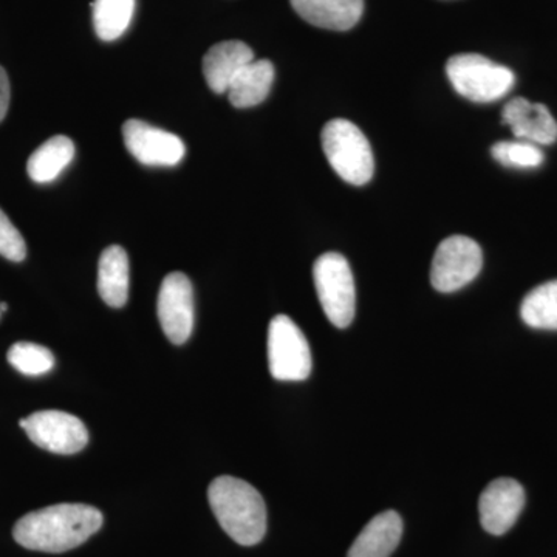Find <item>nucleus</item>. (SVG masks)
<instances>
[{"instance_id":"423d86ee","label":"nucleus","mask_w":557,"mask_h":557,"mask_svg":"<svg viewBox=\"0 0 557 557\" xmlns=\"http://www.w3.org/2000/svg\"><path fill=\"white\" fill-rule=\"evenodd\" d=\"M270 373L277 381H304L311 373L310 344L292 318L277 314L269 329Z\"/></svg>"},{"instance_id":"aec40b11","label":"nucleus","mask_w":557,"mask_h":557,"mask_svg":"<svg viewBox=\"0 0 557 557\" xmlns=\"http://www.w3.org/2000/svg\"><path fill=\"white\" fill-rule=\"evenodd\" d=\"M135 13V0H95L94 25L98 38L110 42L129 28Z\"/></svg>"},{"instance_id":"b1692460","label":"nucleus","mask_w":557,"mask_h":557,"mask_svg":"<svg viewBox=\"0 0 557 557\" xmlns=\"http://www.w3.org/2000/svg\"><path fill=\"white\" fill-rule=\"evenodd\" d=\"M10 81L5 70L0 67V123L7 116L10 108Z\"/></svg>"},{"instance_id":"f03ea898","label":"nucleus","mask_w":557,"mask_h":557,"mask_svg":"<svg viewBox=\"0 0 557 557\" xmlns=\"http://www.w3.org/2000/svg\"><path fill=\"white\" fill-rule=\"evenodd\" d=\"M208 500L219 525L244 547L259 544L267 533V507L255 486L222 475L208 487Z\"/></svg>"},{"instance_id":"dca6fc26","label":"nucleus","mask_w":557,"mask_h":557,"mask_svg":"<svg viewBox=\"0 0 557 557\" xmlns=\"http://www.w3.org/2000/svg\"><path fill=\"white\" fill-rule=\"evenodd\" d=\"M98 292L112 309L126 306L129 298V258L126 249L112 245L102 251L98 263Z\"/></svg>"},{"instance_id":"a211bd4d","label":"nucleus","mask_w":557,"mask_h":557,"mask_svg":"<svg viewBox=\"0 0 557 557\" xmlns=\"http://www.w3.org/2000/svg\"><path fill=\"white\" fill-rule=\"evenodd\" d=\"M75 159V143L65 135L47 139L32 153L27 163L30 178L39 185L54 182Z\"/></svg>"},{"instance_id":"0eeeda50","label":"nucleus","mask_w":557,"mask_h":557,"mask_svg":"<svg viewBox=\"0 0 557 557\" xmlns=\"http://www.w3.org/2000/svg\"><path fill=\"white\" fill-rule=\"evenodd\" d=\"M483 252L478 242L467 236H450L438 245L432 259V287L440 293H454L467 287L479 276Z\"/></svg>"},{"instance_id":"4be33fe9","label":"nucleus","mask_w":557,"mask_h":557,"mask_svg":"<svg viewBox=\"0 0 557 557\" xmlns=\"http://www.w3.org/2000/svg\"><path fill=\"white\" fill-rule=\"evenodd\" d=\"M494 160L507 168L533 170L544 163V152L539 146L528 141H500L491 148Z\"/></svg>"},{"instance_id":"f3484780","label":"nucleus","mask_w":557,"mask_h":557,"mask_svg":"<svg viewBox=\"0 0 557 557\" xmlns=\"http://www.w3.org/2000/svg\"><path fill=\"white\" fill-rule=\"evenodd\" d=\"M274 83V65L269 60L249 62L231 83L228 98L236 109H249L267 100Z\"/></svg>"},{"instance_id":"6e6552de","label":"nucleus","mask_w":557,"mask_h":557,"mask_svg":"<svg viewBox=\"0 0 557 557\" xmlns=\"http://www.w3.org/2000/svg\"><path fill=\"white\" fill-rule=\"evenodd\" d=\"M20 424L36 446L61 456L79 453L89 443V432L83 421L62 410H40Z\"/></svg>"},{"instance_id":"2eb2a0df","label":"nucleus","mask_w":557,"mask_h":557,"mask_svg":"<svg viewBox=\"0 0 557 557\" xmlns=\"http://www.w3.org/2000/svg\"><path fill=\"white\" fill-rule=\"evenodd\" d=\"M401 536V516L397 511L381 512L358 534L347 557H388L397 549Z\"/></svg>"},{"instance_id":"1a4fd4ad","label":"nucleus","mask_w":557,"mask_h":557,"mask_svg":"<svg viewBox=\"0 0 557 557\" xmlns=\"http://www.w3.org/2000/svg\"><path fill=\"white\" fill-rule=\"evenodd\" d=\"M124 145L145 166H177L186 156L183 139L141 120H127L123 126Z\"/></svg>"},{"instance_id":"412c9836","label":"nucleus","mask_w":557,"mask_h":557,"mask_svg":"<svg viewBox=\"0 0 557 557\" xmlns=\"http://www.w3.org/2000/svg\"><path fill=\"white\" fill-rule=\"evenodd\" d=\"M9 362L17 372L28 376L46 375L54 368L53 354L33 343H16L9 350Z\"/></svg>"},{"instance_id":"7ed1b4c3","label":"nucleus","mask_w":557,"mask_h":557,"mask_svg":"<svg viewBox=\"0 0 557 557\" xmlns=\"http://www.w3.org/2000/svg\"><path fill=\"white\" fill-rule=\"evenodd\" d=\"M321 139L330 166L344 182L362 186L372 180L375 171L372 146L351 121H329L322 129Z\"/></svg>"},{"instance_id":"393cba45","label":"nucleus","mask_w":557,"mask_h":557,"mask_svg":"<svg viewBox=\"0 0 557 557\" xmlns=\"http://www.w3.org/2000/svg\"><path fill=\"white\" fill-rule=\"evenodd\" d=\"M9 309V306L7 304H0V311H7Z\"/></svg>"},{"instance_id":"f8f14e48","label":"nucleus","mask_w":557,"mask_h":557,"mask_svg":"<svg viewBox=\"0 0 557 557\" xmlns=\"http://www.w3.org/2000/svg\"><path fill=\"white\" fill-rule=\"evenodd\" d=\"M502 121L511 127L520 141L536 146H548L557 139V121L547 106L528 101L527 98H512L502 112Z\"/></svg>"},{"instance_id":"ddd939ff","label":"nucleus","mask_w":557,"mask_h":557,"mask_svg":"<svg viewBox=\"0 0 557 557\" xmlns=\"http://www.w3.org/2000/svg\"><path fill=\"white\" fill-rule=\"evenodd\" d=\"M252 61L255 53L242 40L215 44L203 58V75L209 89L214 94H226L240 70Z\"/></svg>"},{"instance_id":"4468645a","label":"nucleus","mask_w":557,"mask_h":557,"mask_svg":"<svg viewBox=\"0 0 557 557\" xmlns=\"http://www.w3.org/2000/svg\"><path fill=\"white\" fill-rule=\"evenodd\" d=\"M296 13L314 27L346 32L361 20L364 0H289Z\"/></svg>"},{"instance_id":"5701e85b","label":"nucleus","mask_w":557,"mask_h":557,"mask_svg":"<svg viewBox=\"0 0 557 557\" xmlns=\"http://www.w3.org/2000/svg\"><path fill=\"white\" fill-rule=\"evenodd\" d=\"M0 256L11 262H22L27 256L24 237L2 209H0Z\"/></svg>"},{"instance_id":"f257e3e1","label":"nucleus","mask_w":557,"mask_h":557,"mask_svg":"<svg viewBox=\"0 0 557 557\" xmlns=\"http://www.w3.org/2000/svg\"><path fill=\"white\" fill-rule=\"evenodd\" d=\"M102 527L100 509L83 504H61L28 512L17 520L13 537L21 547L44 553H65L79 547Z\"/></svg>"},{"instance_id":"6ab92c4d","label":"nucleus","mask_w":557,"mask_h":557,"mask_svg":"<svg viewBox=\"0 0 557 557\" xmlns=\"http://www.w3.org/2000/svg\"><path fill=\"white\" fill-rule=\"evenodd\" d=\"M520 317L530 327L557 330V281L545 282L528 293Z\"/></svg>"},{"instance_id":"39448f33","label":"nucleus","mask_w":557,"mask_h":557,"mask_svg":"<svg viewBox=\"0 0 557 557\" xmlns=\"http://www.w3.org/2000/svg\"><path fill=\"white\" fill-rule=\"evenodd\" d=\"M313 278L325 317L335 327L347 329L357 313V289L348 260L339 252L319 256Z\"/></svg>"},{"instance_id":"20e7f679","label":"nucleus","mask_w":557,"mask_h":557,"mask_svg":"<svg viewBox=\"0 0 557 557\" xmlns=\"http://www.w3.org/2000/svg\"><path fill=\"white\" fill-rule=\"evenodd\" d=\"M446 75L457 94L474 102L500 100L516 83L511 70L475 53L450 58L446 64Z\"/></svg>"},{"instance_id":"9b49d317","label":"nucleus","mask_w":557,"mask_h":557,"mask_svg":"<svg viewBox=\"0 0 557 557\" xmlns=\"http://www.w3.org/2000/svg\"><path fill=\"white\" fill-rule=\"evenodd\" d=\"M525 507V490L515 479L493 480L479 500L480 523L493 536L508 533Z\"/></svg>"},{"instance_id":"9d476101","label":"nucleus","mask_w":557,"mask_h":557,"mask_svg":"<svg viewBox=\"0 0 557 557\" xmlns=\"http://www.w3.org/2000/svg\"><path fill=\"white\" fill-rule=\"evenodd\" d=\"M161 329L175 346H182L194 330V288L186 274L175 271L161 284L157 302Z\"/></svg>"}]
</instances>
